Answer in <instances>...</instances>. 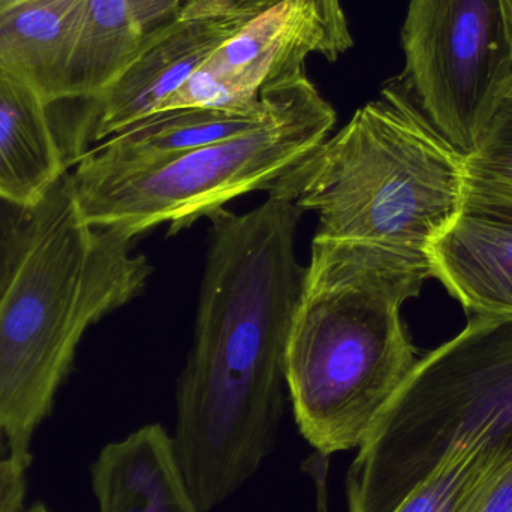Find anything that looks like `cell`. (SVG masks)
Here are the masks:
<instances>
[{
	"mask_svg": "<svg viewBox=\"0 0 512 512\" xmlns=\"http://www.w3.org/2000/svg\"><path fill=\"white\" fill-rule=\"evenodd\" d=\"M301 210L268 195L212 221L194 346L177 387V459L200 512L233 496L273 451L286 349L306 268L295 254Z\"/></svg>",
	"mask_w": 512,
	"mask_h": 512,
	"instance_id": "obj_1",
	"label": "cell"
},
{
	"mask_svg": "<svg viewBox=\"0 0 512 512\" xmlns=\"http://www.w3.org/2000/svg\"><path fill=\"white\" fill-rule=\"evenodd\" d=\"M430 277L427 255L313 239L285 379L298 429L319 453L360 448L414 369L402 307Z\"/></svg>",
	"mask_w": 512,
	"mask_h": 512,
	"instance_id": "obj_2",
	"label": "cell"
},
{
	"mask_svg": "<svg viewBox=\"0 0 512 512\" xmlns=\"http://www.w3.org/2000/svg\"><path fill=\"white\" fill-rule=\"evenodd\" d=\"M134 240L83 218L69 173L33 209L26 248L0 297V438L23 468L87 328L134 300L152 274Z\"/></svg>",
	"mask_w": 512,
	"mask_h": 512,
	"instance_id": "obj_3",
	"label": "cell"
},
{
	"mask_svg": "<svg viewBox=\"0 0 512 512\" xmlns=\"http://www.w3.org/2000/svg\"><path fill=\"white\" fill-rule=\"evenodd\" d=\"M465 158L397 78L267 192L318 213L316 236L427 255L465 210Z\"/></svg>",
	"mask_w": 512,
	"mask_h": 512,
	"instance_id": "obj_4",
	"label": "cell"
},
{
	"mask_svg": "<svg viewBox=\"0 0 512 512\" xmlns=\"http://www.w3.org/2000/svg\"><path fill=\"white\" fill-rule=\"evenodd\" d=\"M334 123L333 107L304 75L280 87L273 113L252 131L138 164L105 161L89 149L69 173V185L93 227L137 239L167 224L177 234L228 201L267 192Z\"/></svg>",
	"mask_w": 512,
	"mask_h": 512,
	"instance_id": "obj_5",
	"label": "cell"
},
{
	"mask_svg": "<svg viewBox=\"0 0 512 512\" xmlns=\"http://www.w3.org/2000/svg\"><path fill=\"white\" fill-rule=\"evenodd\" d=\"M512 436V315H475L415 363L349 469L351 489L400 492L457 436Z\"/></svg>",
	"mask_w": 512,
	"mask_h": 512,
	"instance_id": "obj_6",
	"label": "cell"
},
{
	"mask_svg": "<svg viewBox=\"0 0 512 512\" xmlns=\"http://www.w3.org/2000/svg\"><path fill=\"white\" fill-rule=\"evenodd\" d=\"M402 81L436 131L474 152L512 78L504 0H409Z\"/></svg>",
	"mask_w": 512,
	"mask_h": 512,
	"instance_id": "obj_7",
	"label": "cell"
},
{
	"mask_svg": "<svg viewBox=\"0 0 512 512\" xmlns=\"http://www.w3.org/2000/svg\"><path fill=\"white\" fill-rule=\"evenodd\" d=\"M352 45L340 0H274L219 47L158 111L209 107L268 113L276 87L306 75L310 54L336 62Z\"/></svg>",
	"mask_w": 512,
	"mask_h": 512,
	"instance_id": "obj_8",
	"label": "cell"
},
{
	"mask_svg": "<svg viewBox=\"0 0 512 512\" xmlns=\"http://www.w3.org/2000/svg\"><path fill=\"white\" fill-rule=\"evenodd\" d=\"M273 2L189 0L177 20L92 102V143L156 113L219 47Z\"/></svg>",
	"mask_w": 512,
	"mask_h": 512,
	"instance_id": "obj_9",
	"label": "cell"
},
{
	"mask_svg": "<svg viewBox=\"0 0 512 512\" xmlns=\"http://www.w3.org/2000/svg\"><path fill=\"white\" fill-rule=\"evenodd\" d=\"M189 0H84L65 101H95L168 29Z\"/></svg>",
	"mask_w": 512,
	"mask_h": 512,
	"instance_id": "obj_10",
	"label": "cell"
},
{
	"mask_svg": "<svg viewBox=\"0 0 512 512\" xmlns=\"http://www.w3.org/2000/svg\"><path fill=\"white\" fill-rule=\"evenodd\" d=\"M23 78L0 71V200L35 209L74 165L54 108Z\"/></svg>",
	"mask_w": 512,
	"mask_h": 512,
	"instance_id": "obj_11",
	"label": "cell"
},
{
	"mask_svg": "<svg viewBox=\"0 0 512 512\" xmlns=\"http://www.w3.org/2000/svg\"><path fill=\"white\" fill-rule=\"evenodd\" d=\"M433 277L475 315H512V221L463 210L427 249Z\"/></svg>",
	"mask_w": 512,
	"mask_h": 512,
	"instance_id": "obj_12",
	"label": "cell"
},
{
	"mask_svg": "<svg viewBox=\"0 0 512 512\" xmlns=\"http://www.w3.org/2000/svg\"><path fill=\"white\" fill-rule=\"evenodd\" d=\"M92 486L99 512H200L174 439L159 424L107 445L92 466Z\"/></svg>",
	"mask_w": 512,
	"mask_h": 512,
	"instance_id": "obj_13",
	"label": "cell"
},
{
	"mask_svg": "<svg viewBox=\"0 0 512 512\" xmlns=\"http://www.w3.org/2000/svg\"><path fill=\"white\" fill-rule=\"evenodd\" d=\"M84 0L0 3V71L23 78L51 104L65 101V80Z\"/></svg>",
	"mask_w": 512,
	"mask_h": 512,
	"instance_id": "obj_14",
	"label": "cell"
},
{
	"mask_svg": "<svg viewBox=\"0 0 512 512\" xmlns=\"http://www.w3.org/2000/svg\"><path fill=\"white\" fill-rule=\"evenodd\" d=\"M283 86V84H282ZM240 114L209 107L173 108L150 114L104 140L92 150L105 161L138 164L219 143L258 128L273 113Z\"/></svg>",
	"mask_w": 512,
	"mask_h": 512,
	"instance_id": "obj_15",
	"label": "cell"
},
{
	"mask_svg": "<svg viewBox=\"0 0 512 512\" xmlns=\"http://www.w3.org/2000/svg\"><path fill=\"white\" fill-rule=\"evenodd\" d=\"M511 454L512 436L492 430L457 436L384 512H463Z\"/></svg>",
	"mask_w": 512,
	"mask_h": 512,
	"instance_id": "obj_16",
	"label": "cell"
},
{
	"mask_svg": "<svg viewBox=\"0 0 512 512\" xmlns=\"http://www.w3.org/2000/svg\"><path fill=\"white\" fill-rule=\"evenodd\" d=\"M465 209L512 221V78L465 158Z\"/></svg>",
	"mask_w": 512,
	"mask_h": 512,
	"instance_id": "obj_17",
	"label": "cell"
},
{
	"mask_svg": "<svg viewBox=\"0 0 512 512\" xmlns=\"http://www.w3.org/2000/svg\"><path fill=\"white\" fill-rule=\"evenodd\" d=\"M26 471L6 453L0 442V512H24Z\"/></svg>",
	"mask_w": 512,
	"mask_h": 512,
	"instance_id": "obj_18",
	"label": "cell"
},
{
	"mask_svg": "<svg viewBox=\"0 0 512 512\" xmlns=\"http://www.w3.org/2000/svg\"><path fill=\"white\" fill-rule=\"evenodd\" d=\"M468 512H512V456L481 490Z\"/></svg>",
	"mask_w": 512,
	"mask_h": 512,
	"instance_id": "obj_19",
	"label": "cell"
},
{
	"mask_svg": "<svg viewBox=\"0 0 512 512\" xmlns=\"http://www.w3.org/2000/svg\"><path fill=\"white\" fill-rule=\"evenodd\" d=\"M24 512H51V511L48 510V508L45 507V505L36 504V505H33V507H30L29 510H24Z\"/></svg>",
	"mask_w": 512,
	"mask_h": 512,
	"instance_id": "obj_20",
	"label": "cell"
},
{
	"mask_svg": "<svg viewBox=\"0 0 512 512\" xmlns=\"http://www.w3.org/2000/svg\"><path fill=\"white\" fill-rule=\"evenodd\" d=\"M505 6H507L508 15H510V20L512 24V0H504Z\"/></svg>",
	"mask_w": 512,
	"mask_h": 512,
	"instance_id": "obj_21",
	"label": "cell"
},
{
	"mask_svg": "<svg viewBox=\"0 0 512 512\" xmlns=\"http://www.w3.org/2000/svg\"><path fill=\"white\" fill-rule=\"evenodd\" d=\"M21 2V0H0V3Z\"/></svg>",
	"mask_w": 512,
	"mask_h": 512,
	"instance_id": "obj_22",
	"label": "cell"
}]
</instances>
